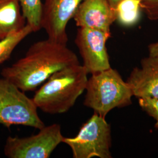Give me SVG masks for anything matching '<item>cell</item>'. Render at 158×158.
Instances as JSON below:
<instances>
[{
  "label": "cell",
  "instance_id": "8992f818",
  "mask_svg": "<svg viewBox=\"0 0 158 158\" xmlns=\"http://www.w3.org/2000/svg\"><path fill=\"white\" fill-rule=\"evenodd\" d=\"M63 138L60 125L53 124L44 127L36 135L8 137L4 152L9 158H48Z\"/></svg>",
  "mask_w": 158,
  "mask_h": 158
},
{
  "label": "cell",
  "instance_id": "8fae6325",
  "mask_svg": "<svg viewBox=\"0 0 158 158\" xmlns=\"http://www.w3.org/2000/svg\"><path fill=\"white\" fill-rule=\"evenodd\" d=\"M26 25L18 0H0V40Z\"/></svg>",
  "mask_w": 158,
  "mask_h": 158
},
{
  "label": "cell",
  "instance_id": "52a82bcc",
  "mask_svg": "<svg viewBox=\"0 0 158 158\" xmlns=\"http://www.w3.org/2000/svg\"><path fill=\"white\" fill-rule=\"evenodd\" d=\"M111 35V32L96 29H77L75 44L88 73L92 74L111 68L106 47Z\"/></svg>",
  "mask_w": 158,
  "mask_h": 158
},
{
  "label": "cell",
  "instance_id": "e0dca14e",
  "mask_svg": "<svg viewBox=\"0 0 158 158\" xmlns=\"http://www.w3.org/2000/svg\"><path fill=\"white\" fill-rule=\"evenodd\" d=\"M149 56L158 57V41L148 46Z\"/></svg>",
  "mask_w": 158,
  "mask_h": 158
},
{
  "label": "cell",
  "instance_id": "277c9868",
  "mask_svg": "<svg viewBox=\"0 0 158 158\" xmlns=\"http://www.w3.org/2000/svg\"><path fill=\"white\" fill-rule=\"evenodd\" d=\"M111 129L106 118L94 113L83 125L77 135L64 137L74 158H111Z\"/></svg>",
  "mask_w": 158,
  "mask_h": 158
},
{
  "label": "cell",
  "instance_id": "2e32d148",
  "mask_svg": "<svg viewBox=\"0 0 158 158\" xmlns=\"http://www.w3.org/2000/svg\"><path fill=\"white\" fill-rule=\"evenodd\" d=\"M142 11L151 21L158 20V0H141Z\"/></svg>",
  "mask_w": 158,
  "mask_h": 158
},
{
  "label": "cell",
  "instance_id": "7c38bea8",
  "mask_svg": "<svg viewBox=\"0 0 158 158\" xmlns=\"http://www.w3.org/2000/svg\"><path fill=\"white\" fill-rule=\"evenodd\" d=\"M142 11L141 0H123L115 8L116 21L124 27L135 25L141 18Z\"/></svg>",
  "mask_w": 158,
  "mask_h": 158
},
{
  "label": "cell",
  "instance_id": "ac0fdd59",
  "mask_svg": "<svg viewBox=\"0 0 158 158\" xmlns=\"http://www.w3.org/2000/svg\"><path fill=\"white\" fill-rule=\"evenodd\" d=\"M108 1L110 3V6H111L112 8L115 10V8H116L117 5L123 0H108Z\"/></svg>",
  "mask_w": 158,
  "mask_h": 158
},
{
  "label": "cell",
  "instance_id": "ba28073f",
  "mask_svg": "<svg viewBox=\"0 0 158 158\" xmlns=\"http://www.w3.org/2000/svg\"><path fill=\"white\" fill-rule=\"evenodd\" d=\"M82 1L45 0L43 3L41 28L45 29L48 38L67 45V25Z\"/></svg>",
  "mask_w": 158,
  "mask_h": 158
},
{
  "label": "cell",
  "instance_id": "3957f363",
  "mask_svg": "<svg viewBox=\"0 0 158 158\" xmlns=\"http://www.w3.org/2000/svg\"><path fill=\"white\" fill-rule=\"evenodd\" d=\"M85 90L84 105L104 118L113 109L132 104L133 94L129 85L111 68L92 74Z\"/></svg>",
  "mask_w": 158,
  "mask_h": 158
},
{
  "label": "cell",
  "instance_id": "4fadbf2b",
  "mask_svg": "<svg viewBox=\"0 0 158 158\" xmlns=\"http://www.w3.org/2000/svg\"><path fill=\"white\" fill-rule=\"evenodd\" d=\"M23 16L33 32L41 29L43 3L41 0H18Z\"/></svg>",
  "mask_w": 158,
  "mask_h": 158
},
{
  "label": "cell",
  "instance_id": "9a60e30c",
  "mask_svg": "<svg viewBox=\"0 0 158 158\" xmlns=\"http://www.w3.org/2000/svg\"><path fill=\"white\" fill-rule=\"evenodd\" d=\"M139 105L142 110L158 121V98H138Z\"/></svg>",
  "mask_w": 158,
  "mask_h": 158
},
{
  "label": "cell",
  "instance_id": "7a4b0ae2",
  "mask_svg": "<svg viewBox=\"0 0 158 158\" xmlns=\"http://www.w3.org/2000/svg\"><path fill=\"white\" fill-rule=\"evenodd\" d=\"M88 73L83 65L69 66L51 75L32 98L38 108L49 114L66 113L85 91Z\"/></svg>",
  "mask_w": 158,
  "mask_h": 158
},
{
  "label": "cell",
  "instance_id": "9c48e42d",
  "mask_svg": "<svg viewBox=\"0 0 158 158\" xmlns=\"http://www.w3.org/2000/svg\"><path fill=\"white\" fill-rule=\"evenodd\" d=\"M79 28L111 32L116 21L115 10L108 0H83L73 18Z\"/></svg>",
  "mask_w": 158,
  "mask_h": 158
},
{
  "label": "cell",
  "instance_id": "5bb4252c",
  "mask_svg": "<svg viewBox=\"0 0 158 158\" xmlns=\"http://www.w3.org/2000/svg\"><path fill=\"white\" fill-rule=\"evenodd\" d=\"M33 32L31 27L27 24L22 29L0 40V64L7 60L15 48L29 34Z\"/></svg>",
  "mask_w": 158,
  "mask_h": 158
},
{
  "label": "cell",
  "instance_id": "6da1fadb",
  "mask_svg": "<svg viewBox=\"0 0 158 158\" xmlns=\"http://www.w3.org/2000/svg\"><path fill=\"white\" fill-rule=\"evenodd\" d=\"M79 63L67 45L47 38L35 42L24 56L4 68L1 74L25 93L36 90L57 71Z\"/></svg>",
  "mask_w": 158,
  "mask_h": 158
},
{
  "label": "cell",
  "instance_id": "d6986e66",
  "mask_svg": "<svg viewBox=\"0 0 158 158\" xmlns=\"http://www.w3.org/2000/svg\"><path fill=\"white\" fill-rule=\"evenodd\" d=\"M155 127L156 129H158V121H156V124H155Z\"/></svg>",
  "mask_w": 158,
  "mask_h": 158
},
{
  "label": "cell",
  "instance_id": "30bf717a",
  "mask_svg": "<svg viewBox=\"0 0 158 158\" xmlns=\"http://www.w3.org/2000/svg\"><path fill=\"white\" fill-rule=\"evenodd\" d=\"M126 81L138 98H158V57L143 58L141 68H134Z\"/></svg>",
  "mask_w": 158,
  "mask_h": 158
},
{
  "label": "cell",
  "instance_id": "5b68a950",
  "mask_svg": "<svg viewBox=\"0 0 158 158\" xmlns=\"http://www.w3.org/2000/svg\"><path fill=\"white\" fill-rule=\"evenodd\" d=\"M32 98L8 80L0 79V124L7 128L23 125L41 129L44 123Z\"/></svg>",
  "mask_w": 158,
  "mask_h": 158
}]
</instances>
